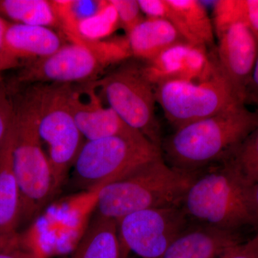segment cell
I'll list each match as a JSON object with an SVG mask.
<instances>
[{
	"label": "cell",
	"mask_w": 258,
	"mask_h": 258,
	"mask_svg": "<svg viewBox=\"0 0 258 258\" xmlns=\"http://www.w3.org/2000/svg\"><path fill=\"white\" fill-rule=\"evenodd\" d=\"M141 11L149 18L164 20L167 9L166 0H138Z\"/></svg>",
	"instance_id": "29"
},
{
	"label": "cell",
	"mask_w": 258,
	"mask_h": 258,
	"mask_svg": "<svg viewBox=\"0 0 258 258\" xmlns=\"http://www.w3.org/2000/svg\"><path fill=\"white\" fill-rule=\"evenodd\" d=\"M127 37L132 56L146 62L154 60L173 45L186 42L169 22L158 18L144 19Z\"/></svg>",
	"instance_id": "18"
},
{
	"label": "cell",
	"mask_w": 258,
	"mask_h": 258,
	"mask_svg": "<svg viewBox=\"0 0 258 258\" xmlns=\"http://www.w3.org/2000/svg\"><path fill=\"white\" fill-rule=\"evenodd\" d=\"M14 140L13 118L0 145V232L4 233L17 232L20 225V192L13 162Z\"/></svg>",
	"instance_id": "17"
},
{
	"label": "cell",
	"mask_w": 258,
	"mask_h": 258,
	"mask_svg": "<svg viewBox=\"0 0 258 258\" xmlns=\"http://www.w3.org/2000/svg\"><path fill=\"white\" fill-rule=\"evenodd\" d=\"M68 258H123L116 220L96 215Z\"/></svg>",
	"instance_id": "19"
},
{
	"label": "cell",
	"mask_w": 258,
	"mask_h": 258,
	"mask_svg": "<svg viewBox=\"0 0 258 258\" xmlns=\"http://www.w3.org/2000/svg\"><path fill=\"white\" fill-rule=\"evenodd\" d=\"M252 208H253L254 217H255L258 227V181L257 183H255V184L252 185Z\"/></svg>",
	"instance_id": "32"
},
{
	"label": "cell",
	"mask_w": 258,
	"mask_h": 258,
	"mask_svg": "<svg viewBox=\"0 0 258 258\" xmlns=\"http://www.w3.org/2000/svg\"><path fill=\"white\" fill-rule=\"evenodd\" d=\"M243 242L238 234L190 224L159 258H219Z\"/></svg>",
	"instance_id": "14"
},
{
	"label": "cell",
	"mask_w": 258,
	"mask_h": 258,
	"mask_svg": "<svg viewBox=\"0 0 258 258\" xmlns=\"http://www.w3.org/2000/svg\"><path fill=\"white\" fill-rule=\"evenodd\" d=\"M215 59L210 58L208 49L180 42L161 52L142 66L144 74L155 87L171 81L204 82L216 70Z\"/></svg>",
	"instance_id": "11"
},
{
	"label": "cell",
	"mask_w": 258,
	"mask_h": 258,
	"mask_svg": "<svg viewBox=\"0 0 258 258\" xmlns=\"http://www.w3.org/2000/svg\"><path fill=\"white\" fill-rule=\"evenodd\" d=\"M119 27V19L114 6L110 0H106V3L96 15L79 24V35L70 42L77 38L101 41L111 35Z\"/></svg>",
	"instance_id": "22"
},
{
	"label": "cell",
	"mask_w": 258,
	"mask_h": 258,
	"mask_svg": "<svg viewBox=\"0 0 258 258\" xmlns=\"http://www.w3.org/2000/svg\"><path fill=\"white\" fill-rule=\"evenodd\" d=\"M13 162L20 188V225L30 222L57 191L37 131L36 115L26 93L15 100Z\"/></svg>",
	"instance_id": "6"
},
{
	"label": "cell",
	"mask_w": 258,
	"mask_h": 258,
	"mask_svg": "<svg viewBox=\"0 0 258 258\" xmlns=\"http://www.w3.org/2000/svg\"><path fill=\"white\" fill-rule=\"evenodd\" d=\"M15 101L10 88L0 80V145L14 118Z\"/></svg>",
	"instance_id": "25"
},
{
	"label": "cell",
	"mask_w": 258,
	"mask_h": 258,
	"mask_svg": "<svg viewBox=\"0 0 258 258\" xmlns=\"http://www.w3.org/2000/svg\"><path fill=\"white\" fill-rule=\"evenodd\" d=\"M119 19L120 26L126 35L144 20L137 0H110Z\"/></svg>",
	"instance_id": "24"
},
{
	"label": "cell",
	"mask_w": 258,
	"mask_h": 258,
	"mask_svg": "<svg viewBox=\"0 0 258 258\" xmlns=\"http://www.w3.org/2000/svg\"><path fill=\"white\" fill-rule=\"evenodd\" d=\"M249 88H253L258 93V56L255 64H254L252 81H251L250 87Z\"/></svg>",
	"instance_id": "33"
},
{
	"label": "cell",
	"mask_w": 258,
	"mask_h": 258,
	"mask_svg": "<svg viewBox=\"0 0 258 258\" xmlns=\"http://www.w3.org/2000/svg\"><path fill=\"white\" fill-rule=\"evenodd\" d=\"M161 154L144 137L86 141L71 169V183L74 189L98 191Z\"/></svg>",
	"instance_id": "7"
},
{
	"label": "cell",
	"mask_w": 258,
	"mask_h": 258,
	"mask_svg": "<svg viewBox=\"0 0 258 258\" xmlns=\"http://www.w3.org/2000/svg\"><path fill=\"white\" fill-rule=\"evenodd\" d=\"M237 20L248 28L258 44V0H237Z\"/></svg>",
	"instance_id": "26"
},
{
	"label": "cell",
	"mask_w": 258,
	"mask_h": 258,
	"mask_svg": "<svg viewBox=\"0 0 258 258\" xmlns=\"http://www.w3.org/2000/svg\"><path fill=\"white\" fill-rule=\"evenodd\" d=\"M64 45L58 34L45 27L10 23L5 34L7 50L20 62L48 57Z\"/></svg>",
	"instance_id": "15"
},
{
	"label": "cell",
	"mask_w": 258,
	"mask_h": 258,
	"mask_svg": "<svg viewBox=\"0 0 258 258\" xmlns=\"http://www.w3.org/2000/svg\"><path fill=\"white\" fill-rule=\"evenodd\" d=\"M71 84L38 83L25 93L36 115L37 131L58 192L69 178L84 137L69 108Z\"/></svg>",
	"instance_id": "4"
},
{
	"label": "cell",
	"mask_w": 258,
	"mask_h": 258,
	"mask_svg": "<svg viewBox=\"0 0 258 258\" xmlns=\"http://www.w3.org/2000/svg\"><path fill=\"white\" fill-rule=\"evenodd\" d=\"M116 222L123 258H159L190 225L181 207L140 210Z\"/></svg>",
	"instance_id": "10"
},
{
	"label": "cell",
	"mask_w": 258,
	"mask_h": 258,
	"mask_svg": "<svg viewBox=\"0 0 258 258\" xmlns=\"http://www.w3.org/2000/svg\"><path fill=\"white\" fill-rule=\"evenodd\" d=\"M51 3L62 33L70 40L79 35V24L96 15L106 0H54Z\"/></svg>",
	"instance_id": "21"
},
{
	"label": "cell",
	"mask_w": 258,
	"mask_h": 258,
	"mask_svg": "<svg viewBox=\"0 0 258 258\" xmlns=\"http://www.w3.org/2000/svg\"><path fill=\"white\" fill-rule=\"evenodd\" d=\"M94 89L93 84L86 90L79 91L75 90L71 84L69 93L71 114L86 141L112 137H144L138 131L128 126L111 107L103 106Z\"/></svg>",
	"instance_id": "13"
},
{
	"label": "cell",
	"mask_w": 258,
	"mask_h": 258,
	"mask_svg": "<svg viewBox=\"0 0 258 258\" xmlns=\"http://www.w3.org/2000/svg\"><path fill=\"white\" fill-rule=\"evenodd\" d=\"M198 173L171 167L162 154L97 191V215L118 220L133 212L181 207Z\"/></svg>",
	"instance_id": "3"
},
{
	"label": "cell",
	"mask_w": 258,
	"mask_h": 258,
	"mask_svg": "<svg viewBox=\"0 0 258 258\" xmlns=\"http://www.w3.org/2000/svg\"><path fill=\"white\" fill-rule=\"evenodd\" d=\"M252 187L229 157L198 173L181 208L191 225L238 235L244 227L258 232Z\"/></svg>",
	"instance_id": "2"
},
{
	"label": "cell",
	"mask_w": 258,
	"mask_h": 258,
	"mask_svg": "<svg viewBox=\"0 0 258 258\" xmlns=\"http://www.w3.org/2000/svg\"><path fill=\"white\" fill-rule=\"evenodd\" d=\"M9 25L10 23L0 16V73L20 66V62L10 55L5 45V34Z\"/></svg>",
	"instance_id": "28"
},
{
	"label": "cell",
	"mask_w": 258,
	"mask_h": 258,
	"mask_svg": "<svg viewBox=\"0 0 258 258\" xmlns=\"http://www.w3.org/2000/svg\"><path fill=\"white\" fill-rule=\"evenodd\" d=\"M234 165L244 179L253 185L258 181V126L230 156Z\"/></svg>",
	"instance_id": "23"
},
{
	"label": "cell",
	"mask_w": 258,
	"mask_h": 258,
	"mask_svg": "<svg viewBox=\"0 0 258 258\" xmlns=\"http://www.w3.org/2000/svg\"><path fill=\"white\" fill-rule=\"evenodd\" d=\"M217 39V66L245 101L258 56L257 40L242 23L232 24Z\"/></svg>",
	"instance_id": "12"
},
{
	"label": "cell",
	"mask_w": 258,
	"mask_h": 258,
	"mask_svg": "<svg viewBox=\"0 0 258 258\" xmlns=\"http://www.w3.org/2000/svg\"><path fill=\"white\" fill-rule=\"evenodd\" d=\"M0 258H41L35 250L25 247L23 242L17 247L0 252Z\"/></svg>",
	"instance_id": "30"
},
{
	"label": "cell",
	"mask_w": 258,
	"mask_h": 258,
	"mask_svg": "<svg viewBox=\"0 0 258 258\" xmlns=\"http://www.w3.org/2000/svg\"><path fill=\"white\" fill-rule=\"evenodd\" d=\"M93 83L120 118L161 152L163 140L155 115V90L144 74L142 66L122 64Z\"/></svg>",
	"instance_id": "9"
},
{
	"label": "cell",
	"mask_w": 258,
	"mask_h": 258,
	"mask_svg": "<svg viewBox=\"0 0 258 258\" xmlns=\"http://www.w3.org/2000/svg\"><path fill=\"white\" fill-rule=\"evenodd\" d=\"M21 237L18 232L4 233L0 232V252H4L22 244Z\"/></svg>",
	"instance_id": "31"
},
{
	"label": "cell",
	"mask_w": 258,
	"mask_h": 258,
	"mask_svg": "<svg viewBox=\"0 0 258 258\" xmlns=\"http://www.w3.org/2000/svg\"><path fill=\"white\" fill-rule=\"evenodd\" d=\"M258 126V112L238 105L176 129L162 141L161 154L171 167L198 173L227 159Z\"/></svg>",
	"instance_id": "1"
},
{
	"label": "cell",
	"mask_w": 258,
	"mask_h": 258,
	"mask_svg": "<svg viewBox=\"0 0 258 258\" xmlns=\"http://www.w3.org/2000/svg\"><path fill=\"white\" fill-rule=\"evenodd\" d=\"M131 57L127 37L108 41L75 39L48 57L27 62L19 73L18 82L92 83L107 69Z\"/></svg>",
	"instance_id": "5"
},
{
	"label": "cell",
	"mask_w": 258,
	"mask_h": 258,
	"mask_svg": "<svg viewBox=\"0 0 258 258\" xmlns=\"http://www.w3.org/2000/svg\"><path fill=\"white\" fill-rule=\"evenodd\" d=\"M0 16L15 23L60 28L52 3L47 0H0Z\"/></svg>",
	"instance_id": "20"
},
{
	"label": "cell",
	"mask_w": 258,
	"mask_h": 258,
	"mask_svg": "<svg viewBox=\"0 0 258 258\" xmlns=\"http://www.w3.org/2000/svg\"><path fill=\"white\" fill-rule=\"evenodd\" d=\"M154 90L156 101L175 130L245 103L217 63L213 76L208 81H167L157 85Z\"/></svg>",
	"instance_id": "8"
},
{
	"label": "cell",
	"mask_w": 258,
	"mask_h": 258,
	"mask_svg": "<svg viewBox=\"0 0 258 258\" xmlns=\"http://www.w3.org/2000/svg\"><path fill=\"white\" fill-rule=\"evenodd\" d=\"M164 20L177 30L185 41L208 49L215 40L212 19L203 3L197 0H166Z\"/></svg>",
	"instance_id": "16"
},
{
	"label": "cell",
	"mask_w": 258,
	"mask_h": 258,
	"mask_svg": "<svg viewBox=\"0 0 258 258\" xmlns=\"http://www.w3.org/2000/svg\"><path fill=\"white\" fill-rule=\"evenodd\" d=\"M219 258H258V232L252 238L235 246Z\"/></svg>",
	"instance_id": "27"
}]
</instances>
